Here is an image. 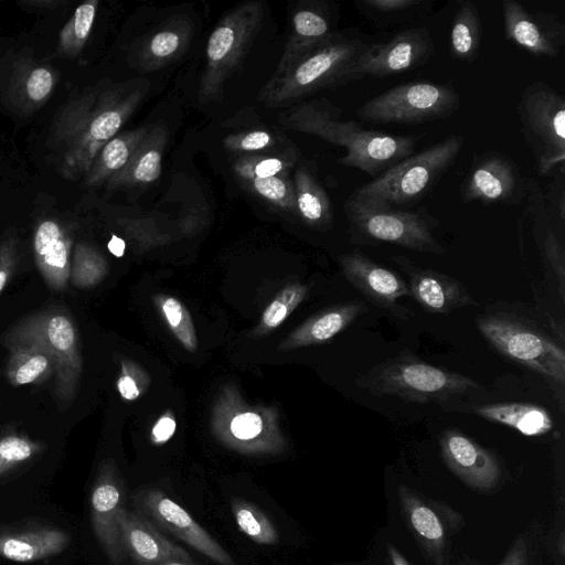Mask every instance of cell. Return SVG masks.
Returning <instances> with one entry per match:
<instances>
[{
  "mask_svg": "<svg viewBox=\"0 0 565 565\" xmlns=\"http://www.w3.org/2000/svg\"><path fill=\"white\" fill-rule=\"evenodd\" d=\"M146 90L143 84L87 89L61 107L47 140L64 178L85 177L98 151L119 132Z\"/></svg>",
  "mask_w": 565,
  "mask_h": 565,
  "instance_id": "1",
  "label": "cell"
},
{
  "mask_svg": "<svg viewBox=\"0 0 565 565\" xmlns=\"http://www.w3.org/2000/svg\"><path fill=\"white\" fill-rule=\"evenodd\" d=\"M341 113L328 100H312L286 114L285 125L345 148L347 154L338 162L374 178L413 154L417 137L369 130L355 121L341 120Z\"/></svg>",
  "mask_w": 565,
  "mask_h": 565,
  "instance_id": "2",
  "label": "cell"
},
{
  "mask_svg": "<svg viewBox=\"0 0 565 565\" xmlns=\"http://www.w3.org/2000/svg\"><path fill=\"white\" fill-rule=\"evenodd\" d=\"M370 44L359 36L334 33L287 70L274 73L259 100L267 107H280L320 89L343 85L349 67Z\"/></svg>",
  "mask_w": 565,
  "mask_h": 565,
  "instance_id": "3",
  "label": "cell"
},
{
  "mask_svg": "<svg viewBox=\"0 0 565 565\" xmlns=\"http://www.w3.org/2000/svg\"><path fill=\"white\" fill-rule=\"evenodd\" d=\"M351 239L359 245L388 243L412 250L444 255L436 239L439 221L424 206L397 210L376 200L352 193L344 203Z\"/></svg>",
  "mask_w": 565,
  "mask_h": 565,
  "instance_id": "4",
  "label": "cell"
},
{
  "mask_svg": "<svg viewBox=\"0 0 565 565\" xmlns=\"http://www.w3.org/2000/svg\"><path fill=\"white\" fill-rule=\"evenodd\" d=\"M356 383L376 396L420 404L455 399L480 386L470 376L428 364L408 353L371 367Z\"/></svg>",
  "mask_w": 565,
  "mask_h": 565,
  "instance_id": "5",
  "label": "cell"
},
{
  "mask_svg": "<svg viewBox=\"0 0 565 565\" xmlns=\"http://www.w3.org/2000/svg\"><path fill=\"white\" fill-rule=\"evenodd\" d=\"M28 342L44 348L55 361L54 396L60 409L75 398L82 377L79 335L72 316L49 308L28 315L0 335V343Z\"/></svg>",
  "mask_w": 565,
  "mask_h": 565,
  "instance_id": "6",
  "label": "cell"
},
{
  "mask_svg": "<svg viewBox=\"0 0 565 565\" xmlns=\"http://www.w3.org/2000/svg\"><path fill=\"white\" fill-rule=\"evenodd\" d=\"M462 146V136H448L397 162L353 193L392 207L414 203L429 192L452 166Z\"/></svg>",
  "mask_w": 565,
  "mask_h": 565,
  "instance_id": "7",
  "label": "cell"
},
{
  "mask_svg": "<svg viewBox=\"0 0 565 565\" xmlns=\"http://www.w3.org/2000/svg\"><path fill=\"white\" fill-rule=\"evenodd\" d=\"M476 323L499 353L563 388L565 351L547 334L511 315L482 316Z\"/></svg>",
  "mask_w": 565,
  "mask_h": 565,
  "instance_id": "8",
  "label": "cell"
},
{
  "mask_svg": "<svg viewBox=\"0 0 565 565\" xmlns=\"http://www.w3.org/2000/svg\"><path fill=\"white\" fill-rule=\"evenodd\" d=\"M521 132L536 162L546 175L565 172V100L543 82L529 84L516 106Z\"/></svg>",
  "mask_w": 565,
  "mask_h": 565,
  "instance_id": "9",
  "label": "cell"
},
{
  "mask_svg": "<svg viewBox=\"0 0 565 565\" xmlns=\"http://www.w3.org/2000/svg\"><path fill=\"white\" fill-rule=\"evenodd\" d=\"M264 18L259 1H249L230 11L212 31L205 51V66L199 86L202 102L220 96L225 82L242 63Z\"/></svg>",
  "mask_w": 565,
  "mask_h": 565,
  "instance_id": "10",
  "label": "cell"
},
{
  "mask_svg": "<svg viewBox=\"0 0 565 565\" xmlns=\"http://www.w3.org/2000/svg\"><path fill=\"white\" fill-rule=\"evenodd\" d=\"M460 102L450 84L409 82L370 98L356 109V115L371 122L418 125L451 116Z\"/></svg>",
  "mask_w": 565,
  "mask_h": 565,
  "instance_id": "11",
  "label": "cell"
},
{
  "mask_svg": "<svg viewBox=\"0 0 565 565\" xmlns=\"http://www.w3.org/2000/svg\"><path fill=\"white\" fill-rule=\"evenodd\" d=\"M434 54L435 43L428 29H406L385 43H371L349 67L343 84L365 76L384 78L411 72L426 64Z\"/></svg>",
  "mask_w": 565,
  "mask_h": 565,
  "instance_id": "12",
  "label": "cell"
},
{
  "mask_svg": "<svg viewBox=\"0 0 565 565\" xmlns=\"http://www.w3.org/2000/svg\"><path fill=\"white\" fill-rule=\"evenodd\" d=\"M529 178L519 166L497 150L475 154L459 193L463 202L516 206L526 198Z\"/></svg>",
  "mask_w": 565,
  "mask_h": 565,
  "instance_id": "13",
  "label": "cell"
},
{
  "mask_svg": "<svg viewBox=\"0 0 565 565\" xmlns=\"http://www.w3.org/2000/svg\"><path fill=\"white\" fill-rule=\"evenodd\" d=\"M135 511L162 533H169L217 565H237L231 554L188 511L156 488L142 489L131 497Z\"/></svg>",
  "mask_w": 565,
  "mask_h": 565,
  "instance_id": "14",
  "label": "cell"
},
{
  "mask_svg": "<svg viewBox=\"0 0 565 565\" xmlns=\"http://www.w3.org/2000/svg\"><path fill=\"white\" fill-rule=\"evenodd\" d=\"M125 484L116 467L104 462L93 484L90 519L94 534L109 565H122L126 554L121 543L119 515L125 509Z\"/></svg>",
  "mask_w": 565,
  "mask_h": 565,
  "instance_id": "15",
  "label": "cell"
},
{
  "mask_svg": "<svg viewBox=\"0 0 565 565\" xmlns=\"http://www.w3.org/2000/svg\"><path fill=\"white\" fill-rule=\"evenodd\" d=\"M504 38L536 57H555L565 43V25L550 12L527 9L516 0L502 2Z\"/></svg>",
  "mask_w": 565,
  "mask_h": 565,
  "instance_id": "16",
  "label": "cell"
},
{
  "mask_svg": "<svg viewBox=\"0 0 565 565\" xmlns=\"http://www.w3.org/2000/svg\"><path fill=\"white\" fill-rule=\"evenodd\" d=\"M340 264L348 281L372 303L395 317L408 318L411 312L397 302L399 298L409 296L408 286L401 276L376 264L359 249L342 255Z\"/></svg>",
  "mask_w": 565,
  "mask_h": 565,
  "instance_id": "17",
  "label": "cell"
},
{
  "mask_svg": "<svg viewBox=\"0 0 565 565\" xmlns=\"http://www.w3.org/2000/svg\"><path fill=\"white\" fill-rule=\"evenodd\" d=\"M393 260L408 277L409 296L428 312L444 315L459 308L477 306L467 288L456 278L419 267L404 256H394Z\"/></svg>",
  "mask_w": 565,
  "mask_h": 565,
  "instance_id": "18",
  "label": "cell"
},
{
  "mask_svg": "<svg viewBox=\"0 0 565 565\" xmlns=\"http://www.w3.org/2000/svg\"><path fill=\"white\" fill-rule=\"evenodd\" d=\"M121 543L136 565H161L171 561L192 562L190 554L135 510L119 515Z\"/></svg>",
  "mask_w": 565,
  "mask_h": 565,
  "instance_id": "19",
  "label": "cell"
},
{
  "mask_svg": "<svg viewBox=\"0 0 565 565\" xmlns=\"http://www.w3.org/2000/svg\"><path fill=\"white\" fill-rule=\"evenodd\" d=\"M439 444L447 466L468 486L489 490L498 483L501 468L491 451L454 429L446 430Z\"/></svg>",
  "mask_w": 565,
  "mask_h": 565,
  "instance_id": "20",
  "label": "cell"
},
{
  "mask_svg": "<svg viewBox=\"0 0 565 565\" xmlns=\"http://www.w3.org/2000/svg\"><path fill=\"white\" fill-rule=\"evenodd\" d=\"M33 256L46 286L54 291L66 290L70 282L73 234L56 218L41 220L33 232Z\"/></svg>",
  "mask_w": 565,
  "mask_h": 565,
  "instance_id": "21",
  "label": "cell"
},
{
  "mask_svg": "<svg viewBox=\"0 0 565 565\" xmlns=\"http://www.w3.org/2000/svg\"><path fill=\"white\" fill-rule=\"evenodd\" d=\"M71 536L51 525H23L0 529V557L15 563H34L62 553Z\"/></svg>",
  "mask_w": 565,
  "mask_h": 565,
  "instance_id": "22",
  "label": "cell"
},
{
  "mask_svg": "<svg viewBox=\"0 0 565 565\" xmlns=\"http://www.w3.org/2000/svg\"><path fill=\"white\" fill-rule=\"evenodd\" d=\"M333 19L327 7L305 8L294 13L291 33L275 73L287 70L299 58L310 53L334 33Z\"/></svg>",
  "mask_w": 565,
  "mask_h": 565,
  "instance_id": "23",
  "label": "cell"
},
{
  "mask_svg": "<svg viewBox=\"0 0 565 565\" xmlns=\"http://www.w3.org/2000/svg\"><path fill=\"white\" fill-rule=\"evenodd\" d=\"M167 141L168 130L163 125L149 128L126 167L106 182L108 188L134 186L157 181L162 171Z\"/></svg>",
  "mask_w": 565,
  "mask_h": 565,
  "instance_id": "24",
  "label": "cell"
},
{
  "mask_svg": "<svg viewBox=\"0 0 565 565\" xmlns=\"http://www.w3.org/2000/svg\"><path fill=\"white\" fill-rule=\"evenodd\" d=\"M191 35L192 25L188 19L170 20L142 43L138 55L140 67L149 72L174 62L184 53Z\"/></svg>",
  "mask_w": 565,
  "mask_h": 565,
  "instance_id": "25",
  "label": "cell"
},
{
  "mask_svg": "<svg viewBox=\"0 0 565 565\" xmlns=\"http://www.w3.org/2000/svg\"><path fill=\"white\" fill-rule=\"evenodd\" d=\"M148 131V126H141L118 132L106 142L85 174L84 185L87 188L99 186L124 169Z\"/></svg>",
  "mask_w": 565,
  "mask_h": 565,
  "instance_id": "26",
  "label": "cell"
},
{
  "mask_svg": "<svg viewBox=\"0 0 565 565\" xmlns=\"http://www.w3.org/2000/svg\"><path fill=\"white\" fill-rule=\"evenodd\" d=\"M9 351L6 375L14 387L40 384L55 374V361L41 345L28 342L3 344Z\"/></svg>",
  "mask_w": 565,
  "mask_h": 565,
  "instance_id": "27",
  "label": "cell"
},
{
  "mask_svg": "<svg viewBox=\"0 0 565 565\" xmlns=\"http://www.w3.org/2000/svg\"><path fill=\"white\" fill-rule=\"evenodd\" d=\"M478 416L509 426L525 436H539L553 427L550 413L540 406L522 403H500L473 407Z\"/></svg>",
  "mask_w": 565,
  "mask_h": 565,
  "instance_id": "28",
  "label": "cell"
},
{
  "mask_svg": "<svg viewBox=\"0 0 565 565\" xmlns=\"http://www.w3.org/2000/svg\"><path fill=\"white\" fill-rule=\"evenodd\" d=\"M356 10L379 29L409 23L427 15L431 0H355Z\"/></svg>",
  "mask_w": 565,
  "mask_h": 565,
  "instance_id": "29",
  "label": "cell"
},
{
  "mask_svg": "<svg viewBox=\"0 0 565 565\" xmlns=\"http://www.w3.org/2000/svg\"><path fill=\"white\" fill-rule=\"evenodd\" d=\"M482 28L478 8L472 1H460L449 32V53L458 61L472 63L478 58Z\"/></svg>",
  "mask_w": 565,
  "mask_h": 565,
  "instance_id": "30",
  "label": "cell"
},
{
  "mask_svg": "<svg viewBox=\"0 0 565 565\" xmlns=\"http://www.w3.org/2000/svg\"><path fill=\"white\" fill-rule=\"evenodd\" d=\"M57 83L56 72L43 64L22 65L13 75L11 90L20 106L34 110L44 105Z\"/></svg>",
  "mask_w": 565,
  "mask_h": 565,
  "instance_id": "31",
  "label": "cell"
},
{
  "mask_svg": "<svg viewBox=\"0 0 565 565\" xmlns=\"http://www.w3.org/2000/svg\"><path fill=\"white\" fill-rule=\"evenodd\" d=\"M296 210L312 226H327L332 222L331 201L315 175L299 167L294 179Z\"/></svg>",
  "mask_w": 565,
  "mask_h": 565,
  "instance_id": "32",
  "label": "cell"
},
{
  "mask_svg": "<svg viewBox=\"0 0 565 565\" xmlns=\"http://www.w3.org/2000/svg\"><path fill=\"white\" fill-rule=\"evenodd\" d=\"M366 310L365 302L361 300L338 305L311 320L305 328L303 339L307 343L328 341L348 328Z\"/></svg>",
  "mask_w": 565,
  "mask_h": 565,
  "instance_id": "33",
  "label": "cell"
},
{
  "mask_svg": "<svg viewBox=\"0 0 565 565\" xmlns=\"http://www.w3.org/2000/svg\"><path fill=\"white\" fill-rule=\"evenodd\" d=\"M97 7V0H88L76 8L60 32L54 56L75 57L81 53L90 34Z\"/></svg>",
  "mask_w": 565,
  "mask_h": 565,
  "instance_id": "34",
  "label": "cell"
},
{
  "mask_svg": "<svg viewBox=\"0 0 565 565\" xmlns=\"http://www.w3.org/2000/svg\"><path fill=\"white\" fill-rule=\"evenodd\" d=\"M231 509L241 532L260 545H275L279 533L269 516L255 503L233 498Z\"/></svg>",
  "mask_w": 565,
  "mask_h": 565,
  "instance_id": "35",
  "label": "cell"
},
{
  "mask_svg": "<svg viewBox=\"0 0 565 565\" xmlns=\"http://www.w3.org/2000/svg\"><path fill=\"white\" fill-rule=\"evenodd\" d=\"M401 497L416 535L431 552H438L444 545L445 533L437 514L405 488H401Z\"/></svg>",
  "mask_w": 565,
  "mask_h": 565,
  "instance_id": "36",
  "label": "cell"
},
{
  "mask_svg": "<svg viewBox=\"0 0 565 565\" xmlns=\"http://www.w3.org/2000/svg\"><path fill=\"white\" fill-rule=\"evenodd\" d=\"M106 271V260L93 245L86 242L75 244L70 269V282L75 288L86 289L96 286Z\"/></svg>",
  "mask_w": 565,
  "mask_h": 565,
  "instance_id": "37",
  "label": "cell"
},
{
  "mask_svg": "<svg viewBox=\"0 0 565 565\" xmlns=\"http://www.w3.org/2000/svg\"><path fill=\"white\" fill-rule=\"evenodd\" d=\"M45 449V445L30 436L8 430L0 435V477L33 460Z\"/></svg>",
  "mask_w": 565,
  "mask_h": 565,
  "instance_id": "38",
  "label": "cell"
},
{
  "mask_svg": "<svg viewBox=\"0 0 565 565\" xmlns=\"http://www.w3.org/2000/svg\"><path fill=\"white\" fill-rule=\"evenodd\" d=\"M250 192L265 201L281 207L296 210L294 183L287 175L256 178L244 177L238 179Z\"/></svg>",
  "mask_w": 565,
  "mask_h": 565,
  "instance_id": "39",
  "label": "cell"
},
{
  "mask_svg": "<svg viewBox=\"0 0 565 565\" xmlns=\"http://www.w3.org/2000/svg\"><path fill=\"white\" fill-rule=\"evenodd\" d=\"M159 306L175 337L185 349L194 351L198 347L195 330L185 307L173 297H160Z\"/></svg>",
  "mask_w": 565,
  "mask_h": 565,
  "instance_id": "40",
  "label": "cell"
},
{
  "mask_svg": "<svg viewBox=\"0 0 565 565\" xmlns=\"http://www.w3.org/2000/svg\"><path fill=\"white\" fill-rule=\"evenodd\" d=\"M237 177L269 178L286 175L288 163L278 157L246 156L235 161L233 166Z\"/></svg>",
  "mask_w": 565,
  "mask_h": 565,
  "instance_id": "41",
  "label": "cell"
},
{
  "mask_svg": "<svg viewBox=\"0 0 565 565\" xmlns=\"http://www.w3.org/2000/svg\"><path fill=\"white\" fill-rule=\"evenodd\" d=\"M548 216L544 222V238L542 247L558 284L562 300L565 299V250L554 231L548 226Z\"/></svg>",
  "mask_w": 565,
  "mask_h": 565,
  "instance_id": "42",
  "label": "cell"
},
{
  "mask_svg": "<svg viewBox=\"0 0 565 565\" xmlns=\"http://www.w3.org/2000/svg\"><path fill=\"white\" fill-rule=\"evenodd\" d=\"M225 147L234 152H253L267 149L274 145L271 134L266 130H250L228 136L224 140Z\"/></svg>",
  "mask_w": 565,
  "mask_h": 565,
  "instance_id": "43",
  "label": "cell"
},
{
  "mask_svg": "<svg viewBox=\"0 0 565 565\" xmlns=\"http://www.w3.org/2000/svg\"><path fill=\"white\" fill-rule=\"evenodd\" d=\"M545 209L548 217L561 223L565 221V172H556L550 183L547 194L544 195Z\"/></svg>",
  "mask_w": 565,
  "mask_h": 565,
  "instance_id": "44",
  "label": "cell"
},
{
  "mask_svg": "<svg viewBox=\"0 0 565 565\" xmlns=\"http://www.w3.org/2000/svg\"><path fill=\"white\" fill-rule=\"evenodd\" d=\"M18 264V242L8 236L0 242V295L10 282Z\"/></svg>",
  "mask_w": 565,
  "mask_h": 565,
  "instance_id": "45",
  "label": "cell"
},
{
  "mask_svg": "<svg viewBox=\"0 0 565 565\" xmlns=\"http://www.w3.org/2000/svg\"><path fill=\"white\" fill-rule=\"evenodd\" d=\"M305 294L306 290L287 300L286 291H284L267 307L263 316V322L269 328L279 326L289 311L305 297Z\"/></svg>",
  "mask_w": 565,
  "mask_h": 565,
  "instance_id": "46",
  "label": "cell"
},
{
  "mask_svg": "<svg viewBox=\"0 0 565 565\" xmlns=\"http://www.w3.org/2000/svg\"><path fill=\"white\" fill-rule=\"evenodd\" d=\"M263 430L260 416L255 413H244L235 416L231 423V433L239 441L255 439Z\"/></svg>",
  "mask_w": 565,
  "mask_h": 565,
  "instance_id": "47",
  "label": "cell"
},
{
  "mask_svg": "<svg viewBox=\"0 0 565 565\" xmlns=\"http://www.w3.org/2000/svg\"><path fill=\"white\" fill-rule=\"evenodd\" d=\"M117 388L124 399L134 401L139 397V383L135 379L134 370L129 364H122V373L117 380Z\"/></svg>",
  "mask_w": 565,
  "mask_h": 565,
  "instance_id": "48",
  "label": "cell"
},
{
  "mask_svg": "<svg viewBox=\"0 0 565 565\" xmlns=\"http://www.w3.org/2000/svg\"><path fill=\"white\" fill-rule=\"evenodd\" d=\"M175 430V422L171 417H161L152 429V437L156 443L168 440Z\"/></svg>",
  "mask_w": 565,
  "mask_h": 565,
  "instance_id": "49",
  "label": "cell"
},
{
  "mask_svg": "<svg viewBox=\"0 0 565 565\" xmlns=\"http://www.w3.org/2000/svg\"><path fill=\"white\" fill-rule=\"evenodd\" d=\"M501 565H527L526 544L518 540Z\"/></svg>",
  "mask_w": 565,
  "mask_h": 565,
  "instance_id": "50",
  "label": "cell"
},
{
  "mask_svg": "<svg viewBox=\"0 0 565 565\" xmlns=\"http://www.w3.org/2000/svg\"><path fill=\"white\" fill-rule=\"evenodd\" d=\"M65 1L61 0H21L18 4L28 11H44V10H54L57 7L64 4Z\"/></svg>",
  "mask_w": 565,
  "mask_h": 565,
  "instance_id": "51",
  "label": "cell"
},
{
  "mask_svg": "<svg viewBox=\"0 0 565 565\" xmlns=\"http://www.w3.org/2000/svg\"><path fill=\"white\" fill-rule=\"evenodd\" d=\"M109 250L115 255V256H122L124 252H125V243L122 239L120 238H117V237H113V239L110 241L109 245Z\"/></svg>",
  "mask_w": 565,
  "mask_h": 565,
  "instance_id": "52",
  "label": "cell"
},
{
  "mask_svg": "<svg viewBox=\"0 0 565 565\" xmlns=\"http://www.w3.org/2000/svg\"><path fill=\"white\" fill-rule=\"evenodd\" d=\"M390 554L392 557L393 565H408L402 555L394 548L390 547Z\"/></svg>",
  "mask_w": 565,
  "mask_h": 565,
  "instance_id": "53",
  "label": "cell"
},
{
  "mask_svg": "<svg viewBox=\"0 0 565 565\" xmlns=\"http://www.w3.org/2000/svg\"><path fill=\"white\" fill-rule=\"evenodd\" d=\"M161 565H195L193 562L171 561Z\"/></svg>",
  "mask_w": 565,
  "mask_h": 565,
  "instance_id": "54",
  "label": "cell"
}]
</instances>
